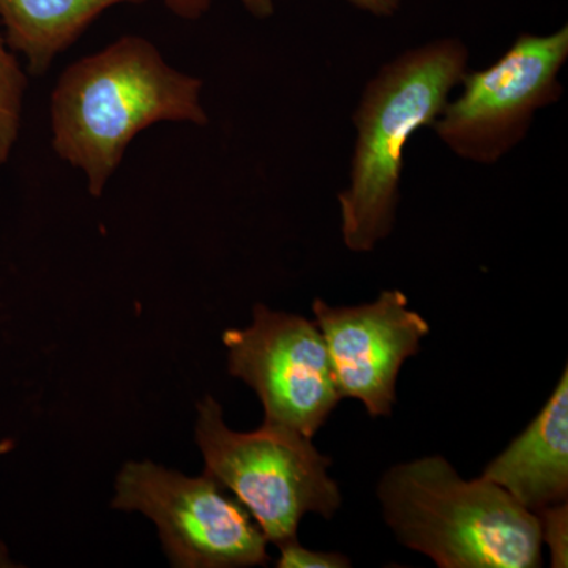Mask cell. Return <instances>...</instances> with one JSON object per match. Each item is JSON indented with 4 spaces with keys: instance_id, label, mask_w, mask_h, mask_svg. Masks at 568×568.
Instances as JSON below:
<instances>
[{
    "instance_id": "cell-1",
    "label": "cell",
    "mask_w": 568,
    "mask_h": 568,
    "mask_svg": "<svg viewBox=\"0 0 568 568\" xmlns=\"http://www.w3.org/2000/svg\"><path fill=\"white\" fill-rule=\"evenodd\" d=\"M204 82L174 69L141 36L70 63L51 92V145L102 196L138 134L162 122L204 126Z\"/></svg>"
},
{
    "instance_id": "cell-2",
    "label": "cell",
    "mask_w": 568,
    "mask_h": 568,
    "mask_svg": "<svg viewBox=\"0 0 568 568\" xmlns=\"http://www.w3.org/2000/svg\"><path fill=\"white\" fill-rule=\"evenodd\" d=\"M469 70V48L455 37L395 55L366 82L353 112L355 140L338 193L343 244L369 253L394 233L407 144L432 129Z\"/></svg>"
},
{
    "instance_id": "cell-3",
    "label": "cell",
    "mask_w": 568,
    "mask_h": 568,
    "mask_svg": "<svg viewBox=\"0 0 568 568\" xmlns=\"http://www.w3.org/2000/svg\"><path fill=\"white\" fill-rule=\"evenodd\" d=\"M386 523L440 568L541 566L537 514L485 477L465 480L443 457L395 465L377 485Z\"/></svg>"
},
{
    "instance_id": "cell-4",
    "label": "cell",
    "mask_w": 568,
    "mask_h": 568,
    "mask_svg": "<svg viewBox=\"0 0 568 568\" xmlns=\"http://www.w3.org/2000/svg\"><path fill=\"white\" fill-rule=\"evenodd\" d=\"M196 443L205 473L231 489L276 547L297 538L306 514L332 518L342 493L327 469L332 459L295 429L274 424L256 432L227 428L223 409L212 396L197 405Z\"/></svg>"
},
{
    "instance_id": "cell-5",
    "label": "cell",
    "mask_w": 568,
    "mask_h": 568,
    "mask_svg": "<svg viewBox=\"0 0 568 568\" xmlns=\"http://www.w3.org/2000/svg\"><path fill=\"white\" fill-rule=\"evenodd\" d=\"M568 26L519 33L500 58L467 70L432 130L463 162L491 166L528 138L540 111L564 97Z\"/></svg>"
},
{
    "instance_id": "cell-6",
    "label": "cell",
    "mask_w": 568,
    "mask_h": 568,
    "mask_svg": "<svg viewBox=\"0 0 568 568\" xmlns=\"http://www.w3.org/2000/svg\"><path fill=\"white\" fill-rule=\"evenodd\" d=\"M112 508L151 518L174 567H254L271 560L267 538L244 504L207 474L186 477L151 462L126 463Z\"/></svg>"
},
{
    "instance_id": "cell-7",
    "label": "cell",
    "mask_w": 568,
    "mask_h": 568,
    "mask_svg": "<svg viewBox=\"0 0 568 568\" xmlns=\"http://www.w3.org/2000/svg\"><path fill=\"white\" fill-rule=\"evenodd\" d=\"M227 365L260 396L267 424L286 426L312 439L343 398L316 323L263 304L253 324L223 334Z\"/></svg>"
},
{
    "instance_id": "cell-8",
    "label": "cell",
    "mask_w": 568,
    "mask_h": 568,
    "mask_svg": "<svg viewBox=\"0 0 568 568\" xmlns=\"http://www.w3.org/2000/svg\"><path fill=\"white\" fill-rule=\"evenodd\" d=\"M313 313L343 398L364 403L372 417L390 416L399 369L429 334L424 316L409 310L398 290L357 306H331L316 298Z\"/></svg>"
},
{
    "instance_id": "cell-9",
    "label": "cell",
    "mask_w": 568,
    "mask_h": 568,
    "mask_svg": "<svg viewBox=\"0 0 568 568\" xmlns=\"http://www.w3.org/2000/svg\"><path fill=\"white\" fill-rule=\"evenodd\" d=\"M528 510L566 503L568 495V372L547 405L510 446L485 467L484 476Z\"/></svg>"
},
{
    "instance_id": "cell-10",
    "label": "cell",
    "mask_w": 568,
    "mask_h": 568,
    "mask_svg": "<svg viewBox=\"0 0 568 568\" xmlns=\"http://www.w3.org/2000/svg\"><path fill=\"white\" fill-rule=\"evenodd\" d=\"M145 0H0V24L7 43L24 55L36 77L77 43L104 11Z\"/></svg>"
},
{
    "instance_id": "cell-11",
    "label": "cell",
    "mask_w": 568,
    "mask_h": 568,
    "mask_svg": "<svg viewBox=\"0 0 568 568\" xmlns=\"http://www.w3.org/2000/svg\"><path fill=\"white\" fill-rule=\"evenodd\" d=\"M28 77L0 32V164L9 162L20 138Z\"/></svg>"
},
{
    "instance_id": "cell-12",
    "label": "cell",
    "mask_w": 568,
    "mask_h": 568,
    "mask_svg": "<svg viewBox=\"0 0 568 568\" xmlns=\"http://www.w3.org/2000/svg\"><path fill=\"white\" fill-rule=\"evenodd\" d=\"M541 540L551 549V566L566 568L568 559V508L566 503L555 504L538 511Z\"/></svg>"
},
{
    "instance_id": "cell-13",
    "label": "cell",
    "mask_w": 568,
    "mask_h": 568,
    "mask_svg": "<svg viewBox=\"0 0 568 568\" xmlns=\"http://www.w3.org/2000/svg\"><path fill=\"white\" fill-rule=\"evenodd\" d=\"M278 568H346L351 567L349 559L338 552H323L306 549L295 540L280 545Z\"/></svg>"
},
{
    "instance_id": "cell-14",
    "label": "cell",
    "mask_w": 568,
    "mask_h": 568,
    "mask_svg": "<svg viewBox=\"0 0 568 568\" xmlns=\"http://www.w3.org/2000/svg\"><path fill=\"white\" fill-rule=\"evenodd\" d=\"M164 7L185 21H196L212 9L216 0H162ZM256 20H268L275 13V0H237Z\"/></svg>"
},
{
    "instance_id": "cell-15",
    "label": "cell",
    "mask_w": 568,
    "mask_h": 568,
    "mask_svg": "<svg viewBox=\"0 0 568 568\" xmlns=\"http://www.w3.org/2000/svg\"><path fill=\"white\" fill-rule=\"evenodd\" d=\"M345 2L369 17L392 18L399 13L405 0H345Z\"/></svg>"
},
{
    "instance_id": "cell-16",
    "label": "cell",
    "mask_w": 568,
    "mask_h": 568,
    "mask_svg": "<svg viewBox=\"0 0 568 568\" xmlns=\"http://www.w3.org/2000/svg\"><path fill=\"white\" fill-rule=\"evenodd\" d=\"M13 448H14L13 440H10V439L2 440V443H0V457H2V455L9 454V452L13 450Z\"/></svg>"
}]
</instances>
